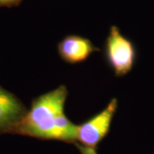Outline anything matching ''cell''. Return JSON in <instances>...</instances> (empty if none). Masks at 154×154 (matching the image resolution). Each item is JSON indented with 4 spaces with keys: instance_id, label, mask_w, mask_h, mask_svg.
<instances>
[{
    "instance_id": "3",
    "label": "cell",
    "mask_w": 154,
    "mask_h": 154,
    "mask_svg": "<svg viewBox=\"0 0 154 154\" xmlns=\"http://www.w3.org/2000/svg\"><path fill=\"white\" fill-rule=\"evenodd\" d=\"M118 108V101L113 98L101 112L78 126L77 140L80 144L96 149L109 134L113 118Z\"/></svg>"
},
{
    "instance_id": "1",
    "label": "cell",
    "mask_w": 154,
    "mask_h": 154,
    "mask_svg": "<svg viewBox=\"0 0 154 154\" xmlns=\"http://www.w3.org/2000/svg\"><path fill=\"white\" fill-rule=\"evenodd\" d=\"M68 94L66 86L61 85L34 99L30 110L17 125L13 134L52 140L55 120L63 113Z\"/></svg>"
},
{
    "instance_id": "6",
    "label": "cell",
    "mask_w": 154,
    "mask_h": 154,
    "mask_svg": "<svg viewBox=\"0 0 154 154\" xmlns=\"http://www.w3.org/2000/svg\"><path fill=\"white\" fill-rule=\"evenodd\" d=\"M78 135V126L73 124L61 113L57 117L52 132V140H61L66 143H76Z\"/></svg>"
},
{
    "instance_id": "2",
    "label": "cell",
    "mask_w": 154,
    "mask_h": 154,
    "mask_svg": "<svg viewBox=\"0 0 154 154\" xmlns=\"http://www.w3.org/2000/svg\"><path fill=\"white\" fill-rule=\"evenodd\" d=\"M103 56L115 76L121 77L134 69L138 51L134 42L121 33L118 26L112 25L104 42Z\"/></svg>"
},
{
    "instance_id": "7",
    "label": "cell",
    "mask_w": 154,
    "mask_h": 154,
    "mask_svg": "<svg viewBox=\"0 0 154 154\" xmlns=\"http://www.w3.org/2000/svg\"><path fill=\"white\" fill-rule=\"evenodd\" d=\"M74 145L76 146V147L80 151L81 154H98L96 149H94V148L84 146L82 145V144L77 143V142L74 143Z\"/></svg>"
},
{
    "instance_id": "5",
    "label": "cell",
    "mask_w": 154,
    "mask_h": 154,
    "mask_svg": "<svg viewBox=\"0 0 154 154\" xmlns=\"http://www.w3.org/2000/svg\"><path fill=\"white\" fill-rule=\"evenodd\" d=\"M26 112L18 98L0 86V134H13Z\"/></svg>"
},
{
    "instance_id": "4",
    "label": "cell",
    "mask_w": 154,
    "mask_h": 154,
    "mask_svg": "<svg viewBox=\"0 0 154 154\" xmlns=\"http://www.w3.org/2000/svg\"><path fill=\"white\" fill-rule=\"evenodd\" d=\"M57 49L61 59L70 64L84 62L94 53L101 51L91 40L78 35L65 36L58 44Z\"/></svg>"
},
{
    "instance_id": "8",
    "label": "cell",
    "mask_w": 154,
    "mask_h": 154,
    "mask_svg": "<svg viewBox=\"0 0 154 154\" xmlns=\"http://www.w3.org/2000/svg\"><path fill=\"white\" fill-rule=\"evenodd\" d=\"M22 0H0V7H12L19 6Z\"/></svg>"
}]
</instances>
